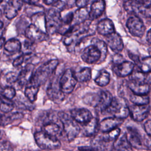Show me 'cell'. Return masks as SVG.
<instances>
[{
  "instance_id": "obj_3",
  "label": "cell",
  "mask_w": 151,
  "mask_h": 151,
  "mask_svg": "<svg viewBox=\"0 0 151 151\" xmlns=\"http://www.w3.org/2000/svg\"><path fill=\"white\" fill-rule=\"evenodd\" d=\"M58 116L63 124V131L68 140H73L80 132V128L79 126L71 116L64 112H60Z\"/></svg>"
},
{
  "instance_id": "obj_36",
  "label": "cell",
  "mask_w": 151,
  "mask_h": 151,
  "mask_svg": "<svg viewBox=\"0 0 151 151\" xmlns=\"http://www.w3.org/2000/svg\"><path fill=\"white\" fill-rule=\"evenodd\" d=\"M140 71L147 74L151 71V57H146L142 60L137 64Z\"/></svg>"
},
{
  "instance_id": "obj_21",
  "label": "cell",
  "mask_w": 151,
  "mask_h": 151,
  "mask_svg": "<svg viewBox=\"0 0 151 151\" xmlns=\"http://www.w3.org/2000/svg\"><path fill=\"white\" fill-rule=\"evenodd\" d=\"M106 8L105 2L103 0L94 1L90 6L88 18L90 21L96 19L100 17L104 12Z\"/></svg>"
},
{
  "instance_id": "obj_54",
  "label": "cell",
  "mask_w": 151,
  "mask_h": 151,
  "mask_svg": "<svg viewBox=\"0 0 151 151\" xmlns=\"http://www.w3.org/2000/svg\"><path fill=\"white\" fill-rule=\"evenodd\" d=\"M2 32L1 31V29H0V38H1L2 37Z\"/></svg>"
},
{
  "instance_id": "obj_10",
  "label": "cell",
  "mask_w": 151,
  "mask_h": 151,
  "mask_svg": "<svg viewBox=\"0 0 151 151\" xmlns=\"http://www.w3.org/2000/svg\"><path fill=\"white\" fill-rule=\"evenodd\" d=\"M81 57L85 63L93 64L100 61L101 53L95 45L91 44L83 50Z\"/></svg>"
},
{
  "instance_id": "obj_45",
  "label": "cell",
  "mask_w": 151,
  "mask_h": 151,
  "mask_svg": "<svg viewBox=\"0 0 151 151\" xmlns=\"http://www.w3.org/2000/svg\"><path fill=\"white\" fill-rule=\"evenodd\" d=\"M123 61H124V59H123V57L122 55L117 53V54H116V55H114L113 56V63H114V65L120 64V63H122Z\"/></svg>"
},
{
  "instance_id": "obj_44",
  "label": "cell",
  "mask_w": 151,
  "mask_h": 151,
  "mask_svg": "<svg viewBox=\"0 0 151 151\" xmlns=\"http://www.w3.org/2000/svg\"><path fill=\"white\" fill-rule=\"evenodd\" d=\"M24 49L26 51V54H28L33 49V42L25 41L24 43Z\"/></svg>"
},
{
  "instance_id": "obj_11",
  "label": "cell",
  "mask_w": 151,
  "mask_h": 151,
  "mask_svg": "<svg viewBox=\"0 0 151 151\" xmlns=\"http://www.w3.org/2000/svg\"><path fill=\"white\" fill-rule=\"evenodd\" d=\"M150 107L146 105L133 104L129 107L130 114L132 118L136 122H142L146 119L149 113Z\"/></svg>"
},
{
  "instance_id": "obj_48",
  "label": "cell",
  "mask_w": 151,
  "mask_h": 151,
  "mask_svg": "<svg viewBox=\"0 0 151 151\" xmlns=\"http://www.w3.org/2000/svg\"><path fill=\"white\" fill-rule=\"evenodd\" d=\"M79 151H99L97 147L91 146H81L78 148Z\"/></svg>"
},
{
  "instance_id": "obj_7",
  "label": "cell",
  "mask_w": 151,
  "mask_h": 151,
  "mask_svg": "<svg viewBox=\"0 0 151 151\" xmlns=\"http://www.w3.org/2000/svg\"><path fill=\"white\" fill-rule=\"evenodd\" d=\"M77 82L73 71L70 69L66 70L59 81V85L61 91L64 94L71 93L74 89Z\"/></svg>"
},
{
  "instance_id": "obj_35",
  "label": "cell",
  "mask_w": 151,
  "mask_h": 151,
  "mask_svg": "<svg viewBox=\"0 0 151 151\" xmlns=\"http://www.w3.org/2000/svg\"><path fill=\"white\" fill-rule=\"evenodd\" d=\"M23 116V114L19 112L12 113L6 116H2L0 117V124L2 126H6L15 120L22 118Z\"/></svg>"
},
{
  "instance_id": "obj_16",
  "label": "cell",
  "mask_w": 151,
  "mask_h": 151,
  "mask_svg": "<svg viewBox=\"0 0 151 151\" xmlns=\"http://www.w3.org/2000/svg\"><path fill=\"white\" fill-rule=\"evenodd\" d=\"M126 135L132 147L138 149L144 148L143 139L136 129L131 127H127Z\"/></svg>"
},
{
  "instance_id": "obj_27",
  "label": "cell",
  "mask_w": 151,
  "mask_h": 151,
  "mask_svg": "<svg viewBox=\"0 0 151 151\" xmlns=\"http://www.w3.org/2000/svg\"><path fill=\"white\" fill-rule=\"evenodd\" d=\"M88 14L89 11L86 8H78V9L76 10L74 13L73 20L71 26L78 25L87 20Z\"/></svg>"
},
{
  "instance_id": "obj_17",
  "label": "cell",
  "mask_w": 151,
  "mask_h": 151,
  "mask_svg": "<svg viewBox=\"0 0 151 151\" xmlns=\"http://www.w3.org/2000/svg\"><path fill=\"white\" fill-rule=\"evenodd\" d=\"M134 64L128 61H124L122 63L114 65L113 70L114 73L119 77H124L130 75L133 71Z\"/></svg>"
},
{
  "instance_id": "obj_41",
  "label": "cell",
  "mask_w": 151,
  "mask_h": 151,
  "mask_svg": "<svg viewBox=\"0 0 151 151\" xmlns=\"http://www.w3.org/2000/svg\"><path fill=\"white\" fill-rule=\"evenodd\" d=\"M5 81L8 84H12L16 81H17L18 80V76L17 74L13 71H10L7 73L5 75Z\"/></svg>"
},
{
  "instance_id": "obj_47",
  "label": "cell",
  "mask_w": 151,
  "mask_h": 151,
  "mask_svg": "<svg viewBox=\"0 0 151 151\" xmlns=\"http://www.w3.org/2000/svg\"><path fill=\"white\" fill-rule=\"evenodd\" d=\"M76 6L78 8H86V5L88 4V1L87 0H78L75 2Z\"/></svg>"
},
{
  "instance_id": "obj_22",
  "label": "cell",
  "mask_w": 151,
  "mask_h": 151,
  "mask_svg": "<svg viewBox=\"0 0 151 151\" xmlns=\"http://www.w3.org/2000/svg\"><path fill=\"white\" fill-rule=\"evenodd\" d=\"M97 31L99 34L104 36H107L115 32L114 24L110 19H104L98 23Z\"/></svg>"
},
{
  "instance_id": "obj_23",
  "label": "cell",
  "mask_w": 151,
  "mask_h": 151,
  "mask_svg": "<svg viewBox=\"0 0 151 151\" xmlns=\"http://www.w3.org/2000/svg\"><path fill=\"white\" fill-rule=\"evenodd\" d=\"M98 93L99 101L97 108L101 111L106 110L113 100L112 95L109 91L106 90L100 91Z\"/></svg>"
},
{
  "instance_id": "obj_43",
  "label": "cell",
  "mask_w": 151,
  "mask_h": 151,
  "mask_svg": "<svg viewBox=\"0 0 151 151\" xmlns=\"http://www.w3.org/2000/svg\"><path fill=\"white\" fill-rule=\"evenodd\" d=\"M24 58H25V55L24 54H22L19 56H18V57H17L13 61L12 63V65L14 67H18L21 65L24 61Z\"/></svg>"
},
{
  "instance_id": "obj_52",
  "label": "cell",
  "mask_w": 151,
  "mask_h": 151,
  "mask_svg": "<svg viewBox=\"0 0 151 151\" xmlns=\"http://www.w3.org/2000/svg\"><path fill=\"white\" fill-rule=\"evenodd\" d=\"M148 53L149 54V56L151 57V47H150L149 49H148Z\"/></svg>"
},
{
  "instance_id": "obj_55",
  "label": "cell",
  "mask_w": 151,
  "mask_h": 151,
  "mask_svg": "<svg viewBox=\"0 0 151 151\" xmlns=\"http://www.w3.org/2000/svg\"><path fill=\"white\" fill-rule=\"evenodd\" d=\"M2 98L0 97V104L1 103V102H2Z\"/></svg>"
},
{
  "instance_id": "obj_28",
  "label": "cell",
  "mask_w": 151,
  "mask_h": 151,
  "mask_svg": "<svg viewBox=\"0 0 151 151\" xmlns=\"http://www.w3.org/2000/svg\"><path fill=\"white\" fill-rule=\"evenodd\" d=\"M4 48L9 53H17L21 50L22 44L18 40L11 38L5 43Z\"/></svg>"
},
{
  "instance_id": "obj_24",
  "label": "cell",
  "mask_w": 151,
  "mask_h": 151,
  "mask_svg": "<svg viewBox=\"0 0 151 151\" xmlns=\"http://www.w3.org/2000/svg\"><path fill=\"white\" fill-rule=\"evenodd\" d=\"M99 127L98 119L96 117H93L90 121L87 123L83 124V133L87 137L93 136L96 134Z\"/></svg>"
},
{
  "instance_id": "obj_49",
  "label": "cell",
  "mask_w": 151,
  "mask_h": 151,
  "mask_svg": "<svg viewBox=\"0 0 151 151\" xmlns=\"http://www.w3.org/2000/svg\"><path fill=\"white\" fill-rule=\"evenodd\" d=\"M146 40L147 42L151 44V28L148 31L146 35Z\"/></svg>"
},
{
  "instance_id": "obj_25",
  "label": "cell",
  "mask_w": 151,
  "mask_h": 151,
  "mask_svg": "<svg viewBox=\"0 0 151 151\" xmlns=\"http://www.w3.org/2000/svg\"><path fill=\"white\" fill-rule=\"evenodd\" d=\"M114 149L118 151H133L132 146L127 140L126 134L119 137L113 145Z\"/></svg>"
},
{
  "instance_id": "obj_20",
  "label": "cell",
  "mask_w": 151,
  "mask_h": 151,
  "mask_svg": "<svg viewBox=\"0 0 151 151\" xmlns=\"http://www.w3.org/2000/svg\"><path fill=\"white\" fill-rule=\"evenodd\" d=\"M34 66L32 64H28L25 66V67L21 71L18 75L17 81L18 84L21 86H25L28 84L33 76V71Z\"/></svg>"
},
{
  "instance_id": "obj_12",
  "label": "cell",
  "mask_w": 151,
  "mask_h": 151,
  "mask_svg": "<svg viewBox=\"0 0 151 151\" xmlns=\"http://www.w3.org/2000/svg\"><path fill=\"white\" fill-rule=\"evenodd\" d=\"M105 43L116 54L121 52L123 49L124 45L122 38L121 36L116 32L106 36Z\"/></svg>"
},
{
  "instance_id": "obj_40",
  "label": "cell",
  "mask_w": 151,
  "mask_h": 151,
  "mask_svg": "<svg viewBox=\"0 0 151 151\" xmlns=\"http://www.w3.org/2000/svg\"><path fill=\"white\" fill-rule=\"evenodd\" d=\"M14 106L12 103L8 101H5L2 100L1 103L0 104V110L4 113H8L12 111Z\"/></svg>"
},
{
  "instance_id": "obj_14",
  "label": "cell",
  "mask_w": 151,
  "mask_h": 151,
  "mask_svg": "<svg viewBox=\"0 0 151 151\" xmlns=\"http://www.w3.org/2000/svg\"><path fill=\"white\" fill-rule=\"evenodd\" d=\"M71 117L77 123L84 124L93 118L91 113L86 109H74L71 111Z\"/></svg>"
},
{
  "instance_id": "obj_8",
  "label": "cell",
  "mask_w": 151,
  "mask_h": 151,
  "mask_svg": "<svg viewBox=\"0 0 151 151\" xmlns=\"http://www.w3.org/2000/svg\"><path fill=\"white\" fill-rule=\"evenodd\" d=\"M126 27L130 33L134 37L140 38L145 31V26L138 16L132 15L129 17L126 22Z\"/></svg>"
},
{
  "instance_id": "obj_30",
  "label": "cell",
  "mask_w": 151,
  "mask_h": 151,
  "mask_svg": "<svg viewBox=\"0 0 151 151\" xmlns=\"http://www.w3.org/2000/svg\"><path fill=\"white\" fill-rule=\"evenodd\" d=\"M120 133L119 128H116L112 130L103 133V134L99 137V139L104 143H108L115 141L119 137Z\"/></svg>"
},
{
  "instance_id": "obj_33",
  "label": "cell",
  "mask_w": 151,
  "mask_h": 151,
  "mask_svg": "<svg viewBox=\"0 0 151 151\" xmlns=\"http://www.w3.org/2000/svg\"><path fill=\"white\" fill-rule=\"evenodd\" d=\"M110 76L108 71L102 70L100 71L98 75L96 77L94 81L99 86H106L110 82Z\"/></svg>"
},
{
  "instance_id": "obj_46",
  "label": "cell",
  "mask_w": 151,
  "mask_h": 151,
  "mask_svg": "<svg viewBox=\"0 0 151 151\" xmlns=\"http://www.w3.org/2000/svg\"><path fill=\"white\" fill-rule=\"evenodd\" d=\"M144 128L147 135L151 137V120H149L145 123Z\"/></svg>"
},
{
  "instance_id": "obj_50",
  "label": "cell",
  "mask_w": 151,
  "mask_h": 151,
  "mask_svg": "<svg viewBox=\"0 0 151 151\" xmlns=\"http://www.w3.org/2000/svg\"><path fill=\"white\" fill-rule=\"evenodd\" d=\"M5 38L3 37L0 38V50L2 48V47L5 45Z\"/></svg>"
},
{
  "instance_id": "obj_42",
  "label": "cell",
  "mask_w": 151,
  "mask_h": 151,
  "mask_svg": "<svg viewBox=\"0 0 151 151\" xmlns=\"http://www.w3.org/2000/svg\"><path fill=\"white\" fill-rule=\"evenodd\" d=\"M0 151H13V149L8 142H2L0 143Z\"/></svg>"
},
{
  "instance_id": "obj_4",
  "label": "cell",
  "mask_w": 151,
  "mask_h": 151,
  "mask_svg": "<svg viewBox=\"0 0 151 151\" xmlns=\"http://www.w3.org/2000/svg\"><path fill=\"white\" fill-rule=\"evenodd\" d=\"M106 111L111 114L114 117L123 120L127 118L130 114L129 107L125 100L122 97L113 98Z\"/></svg>"
},
{
  "instance_id": "obj_26",
  "label": "cell",
  "mask_w": 151,
  "mask_h": 151,
  "mask_svg": "<svg viewBox=\"0 0 151 151\" xmlns=\"http://www.w3.org/2000/svg\"><path fill=\"white\" fill-rule=\"evenodd\" d=\"M42 131L50 136L56 137L61 133V129L60 126L53 122L45 123L42 127Z\"/></svg>"
},
{
  "instance_id": "obj_18",
  "label": "cell",
  "mask_w": 151,
  "mask_h": 151,
  "mask_svg": "<svg viewBox=\"0 0 151 151\" xmlns=\"http://www.w3.org/2000/svg\"><path fill=\"white\" fill-rule=\"evenodd\" d=\"M132 93L137 95H147L150 87L147 82H136L130 81L127 84Z\"/></svg>"
},
{
  "instance_id": "obj_37",
  "label": "cell",
  "mask_w": 151,
  "mask_h": 151,
  "mask_svg": "<svg viewBox=\"0 0 151 151\" xmlns=\"http://www.w3.org/2000/svg\"><path fill=\"white\" fill-rule=\"evenodd\" d=\"M83 101L87 105L97 107L99 101V93L87 94L83 97Z\"/></svg>"
},
{
  "instance_id": "obj_32",
  "label": "cell",
  "mask_w": 151,
  "mask_h": 151,
  "mask_svg": "<svg viewBox=\"0 0 151 151\" xmlns=\"http://www.w3.org/2000/svg\"><path fill=\"white\" fill-rule=\"evenodd\" d=\"M91 44L95 45L99 50L101 53V58L99 61L100 62L104 61L106 58L107 52V47L105 42L98 38H93L91 40Z\"/></svg>"
},
{
  "instance_id": "obj_6",
  "label": "cell",
  "mask_w": 151,
  "mask_h": 151,
  "mask_svg": "<svg viewBox=\"0 0 151 151\" xmlns=\"http://www.w3.org/2000/svg\"><path fill=\"white\" fill-rule=\"evenodd\" d=\"M35 141L39 147L44 150H54L61 147V143L57 137L50 136L42 131L34 134Z\"/></svg>"
},
{
  "instance_id": "obj_1",
  "label": "cell",
  "mask_w": 151,
  "mask_h": 151,
  "mask_svg": "<svg viewBox=\"0 0 151 151\" xmlns=\"http://www.w3.org/2000/svg\"><path fill=\"white\" fill-rule=\"evenodd\" d=\"M58 65V61L55 59L45 63L34 73L32 78L28 84H34L38 86L43 84L53 74Z\"/></svg>"
},
{
  "instance_id": "obj_9",
  "label": "cell",
  "mask_w": 151,
  "mask_h": 151,
  "mask_svg": "<svg viewBox=\"0 0 151 151\" xmlns=\"http://www.w3.org/2000/svg\"><path fill=\"white\" fill-rule=\"evenodd\" d=\"M25 35L33 42H42L48 38V35L33 24L27 27L25 30Z\"/></svg>"
},
{
  "instance_id": "obj_15",
  "label": "cell",
  "mask_w": 151,
  "mask_h": 151,
  "mask_svg": "<svg viewBox=\"0 0 151 151\" xmlns=\"http://www.w3.org/2000/svg\"><path fill=\"white\" fill-rule=\"evenodd\" d=\"M47 96L49 99L56 103H60L63 101L65 96L61 91L59 82L57 84L55 82L51 83L47 90Z\"/></svg>"
},
{
  "instance_id": "obj_53",
  "label": "cell",
  "mask_w": 151,
  "mask_h": 151,
  "mask_svg": "<svg viewBox=\"0 0 151 151\" xmlns=\"http://www.w3.org/2000/svg\"><path fill=\"white\" fill-rule=\"evenodd\" d=\"M2 89H3V88L0 86V94L1 93V92H2Z\"/></svg>"
},
{
  "instance_id": "obj_56",
  "label": "cell",
  "mask_w": 151,
  "mask_h": 151,
  "mask_svg": "<svg viewBox=\"0 0 151 151\" xmlns=\"http://www.w3.org/2000/svg\"><path fill=\"white\" fill-rule=\"evenodd\" d=\"M111 151H118V150H116V149H112V150H111Z\"/></svg>"
},
{
  "instance_id": "obj_5",
  "label": "cell",
  "mask_w": 151,
  "mask_h": 151,
  "mask_svg": "<svg viewBox=\"0 0 151 151\" xmlns=\"http://www.w3.org/2000/svg\"><path fill=\"white\" fill-rule=\"evenodd\" d=\"M45 28L48 34L52 35L58 32L61 24L62 18L59 10L55 8L50 9L45 17Z\"/></svg>"
},
{
  "instance_id": "obj_38",
  "label": "cell",
  "mask_w": 151,
  "mask_h": 151,
  "mask_svg": "<svg viewBox=\"0 0 151 151\" xmlns=\"http://www.w3.org/2000/svg\"><path fill=\"white\" fill-rule=\"evenodd\" d=\"M146 74L143 73L140 71H133L130 74L129 79L130 81H136V82H146Z\"/></svg>"
},
{
  "instance_id": "obj_57",
  "label": "cell",
  "mask_w": 151,
  "mask_h": 151,
  "mask_svg": "<svg viewBox=\"0 0 151 151\" xmlns=\"http://www.w3.org/2000/svg\"><path fill=\"white\" fill-rule=\"evenodd\" d=\"M2 2H3V1H0V4H1Z\"/></svg>"
},
{
  "instance_id": "obj_2",
  "label": "cell",
  "mask_w": 151,
  "mask_h": 151,
  "mask_svg": "<svg viewBox=\"0 0 151 151\" xmlns=\"http://www.w3.org/2000/svg\"><path fill=\"white\" fill-rule=\"evenodd\" d=\"M123 6L128 13L151 18V1H127Z\"/></svg>"
},
{
  "instance_id": "obj_39",
  "label": "cell",
  "mask_w": 151,
  "mask_h": 151,
  "mask_svg": "<svg viewBox=\"0 0 151 151\" xmlns=\"http://www.w3.org/2000/svg\"><path fill=\"white\" fill-rule=\"evenodd\" d=\"M6 99L11 100L12 99L16 94V91L15 88L11 86H6L3 88L2 92L1 93Z\"/></svg>"
},
{
  "instance_id": "obj_34",
  "label": "cell",
  "mask_w": 151,
  "mask_h": 151,
  "mask_svg": "<svg viewBox=\"0 0 151 151\" xmlns=\"http://www.w3.org/2000/svg\"><path fill=\"white\" fill-rule=\"evenodd\" d=\"M129 100L135 105H146L149 103L148 95H137L132 93L129 95Z\"/></svg>"
},
{
  "instance_id": "obj_29",
  "label": "cell",
  "mask_w": 151,
  "mask_h": 151,
  "mask_svg": "<svg viewBox=\"0 0 151 151\" xmlns=\"http://www.w3.org/2000/svg\"><path fill=\"white\" fill-rule=\"evenodd\" d=\"M77 81L87 82L91 78V70L88 67H84L76 73H74Z\"/></svg>"
},
{
  "instance_id": "obj_19",
  "label": "cell",
  "mask_w": 151,
  "mask_h": 151,
  "mask_svg": "<svg viewBox=\"0 0 151 151\" xmlns=\"http://www.w3.org/2000/svg\"><path fill=\"white\" fill-rule=\"evenodd\" d=\"M123 122V119H118L116 117H108L104 119L99 123V129L103 133L107 132L112 130L116 128H118L122 123Z\"/></svg>"
},
{
  "instance_id": "obj_31",
  "label": "cell",
  "mask_w": 151,
  "mask_h": 151,
  "mask_svg": "<svg viewBox=\"0 0 151 151\" xmlns=\"http://www.w3.org/2000/svg\"><path fill=\"white\" fill-rule=\"evenodd\" d=\"M39 87L40 86L34 84H28L26 87L24 91L25 96L30 102L32 103L36 100Z\"/></svg>"
},
{
  "instance_id": "obj_51",
  "label": "cell",
  "mask_w": 151,
  "mask_h": 151,
  "mask_svg": "<svg viewBox=\"0 0 151 151\" xmlns=\"http://www.w3.org/2000/svg\"><path fill=\"white\" fill-rule=\"evenodd\" d=\"M3 26H4V24H3V22L0 20V29H1L2 28V27H3Z\"/></svg>"
},
{
  "instance_id": "obj_13",
  "label": "cell",
  "mask_w": 151,
  "mask_h": 151,
  "mask_svg": "<svg viewBox=\"0 0 151 151\" xmlns=\"http://www.w3.org/2000/svg\"><path fill=\"white\" fill-rule=\"evenodd\" d=\"M22 1L16 0L6 1L4 7L5 16L9 19L15 18L17 15L18 11L22 8Z\"/></svg>"
}]
</instances>
